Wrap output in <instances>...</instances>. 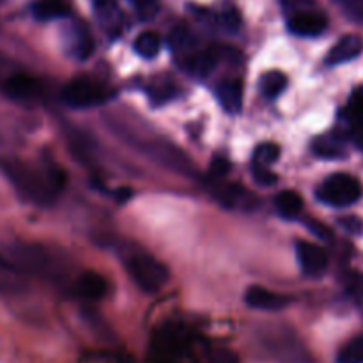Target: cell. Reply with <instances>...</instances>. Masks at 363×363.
<instances>
[{
	"label": "cell",
	"instance_id": "14",
	"mask_svg": "<svg viewBox=\"0 0 363 363\" xmlns=\"http://www.w3.org/2000/svg\"><path fill=\"white\" fill-rule=\"evenodd\" d=\"M94 13L108 35H119L123 27V13L116 0H94Z\"/></svg>",
	"mask_w": 363,
	"mask_h": 363
},
{
	"label": "cell",
	"instance_id": "8",
	"mask_svg": "<svg viewBox=\"0 0 363 363\" xmlns=\"http://www.w3.org/2000/svg\"><path fill=\"white\" fill-rule=\"evenodd\" d=\"M296 254L305 275L321 277L326 272V268H328L326 252L319 245L311 243V241H300L296 245Z\"/></svg>",
	"mask_w": 363,
	"mask_h": 363
},
{
	"label": "cell",
	"instance_id": "6",
	"mask_svg": "<svg viewBox=\"0 0 363 363\" xmlns=\"http://www.w3.org/2000/svg\"><path fill=\"white\" fill-rule=\"evenodd\" d=\"M142 151L152 162L165 167V169L174 170L177 174H184V176H194L195 174V165L191 158L176 144H170V142L165 140H155L145 144Z\"/></svg>",
	"mask_w": 363,
	"mask_h": 363
},
{
	"label": "cell",
	"instance_id": "16",
	"mask_svg": "<svg viewBox=\"0 0 363 363\" xmlns=\"http://www.w3.org/2000/svg\"><path fill=\"white\" fill-rule=\"evenodd\" d=\"M216 98L227 113H238L243 106V85L240 80H223L216 85Z\"/></svg>",
	"mask_w": 363,
	"mask_h": 363
},
{
	"label": "cell",
	"instance_id": "11",
	"mask_svg": "<svg viewBox=\"0 0 363 363\" xmlns=\"http://www.w3.org/2000/svg\"><path fill=\"white\" fill-rule=\"evenodd\" d=\"M245 301H247L248 307L259 308V311H282L284 307L289 305V298L284 296V294L273 293V291L264 289L261 286H252L250 289L245 293Z\"/></svg>",
	"mask_w": 363,
	"mask_h": 363
},
{
	"label": "cell",
	"instance_id": "30",
	"mask_svg": "<svg viewBox=\"0 0 363 363\" xmlns=\"http://www.w3.org/2000/svg\"><path fill=\"white\" fill-rule=\"evenodd\" d=\"M222 23H223V27L227 28V30H230V32L238 30V27H240V23H241L238 11L236 9H227L225 13L222 14Z\"/></svg>",
	"mask_w": 363,
	"mask_h": 363
},
{
	"label": "cell",
	"instance_id": "2",
	"mask_svg": "<svg viewBox=\"0 0 363 363\" xmlns=\"http://www.w3.org/2000/svg\"><path fill=\"white\" fill-rule=\"evenodd\" d=\"M2 257L7 259L25 277L34 275L48 280H60V277H62V272H60L53 255L39 245H11L2 252Z\"/></svg>",
	"mask_w": 363,
	"mask_h": 363
},
{
	"label": "cell",
	"instance_id": "26",
	"mask_svg": "<svg viewBox=\"0 0 363 363\" xmlns=\"http://www.w3.org/2000/svg\"><path fill=\"white\" fill-rule=\"evenodd\" d=\"M346 117L351 124H363V85L351 92L350 103L346 106Z\"/></svg>",
	"mask_w": 363,
	"mask_h": 363
},
{
	"label": "cell",
	"instance_id": "13",
	"mask_svg": "<svg viewBox=\"0 0 363 363\" xmlns=\"http://www.w3.org/2000/svg\"><path fill=\"white\" fill-rule=\"evenodd\" d=\"M73 289L74 293H77L80 298H84V300L98 301L108 293V284H106V280L103 279L99 273L84 272L77 279Z\"/></svg>",
	"mask_w": 363,
	"mask_h": 363
},
{
	"label": "cell",
	"instance_id": "22",
	"mask_svg": "<svg viewBox=\"0 0 363 363\" xmlns=\"http://www.w3.org/2000/svg\"><path fill=\"white\" fill-rule=\"evenodd\" d=\"M312 151L318 158L339 160L344 158L342 140L339 137H321L312 144Z\"/></svg>",
	"mask_w": 363,
	"mask_h": 363
},
{
	"label": "cell",
	"instance_id": "25",
	"mask_svg": "<svg viewBox=\"0 0 363 363\" xmlns=\"http://www.w3.org/2000/svg\"><path fill=\"white\" fill-rule=\"evenodd\" d=\"M337 363H363V337L350 340L337 354Z\"/></svg>",
	"mask_w": 363,
	"mask_h": 363
},
{
	"label": "cell",
	"instance_id": "18",
	"mask_svg": "<svg viewBox=\"0 0 363 363\" xmlns=\"http://www.w3.org/2000/svg\"><path fill=\"white\" fill-rule=\"evenodd\" d=\"M275 206L282 218L294 220L303 209V201H301V195L296 194V191L284 190L275 197Z\"/></svg>",
	"mask_w": 363,
	"mask_h": 363
},
{
	"label": "cell",
	"instance_id": "23",
	"mask_svg": "<svg viewBox=\"0 0 363 363\" xmlns=\"http://www.w3.org/2000/svg\"><path fill=\"white\" fill-rule=\"evenodd\" d=\"M133 48L144 59H152V57L158 55L160 48H162V39H160V35L156 32L145 30L137 35V39L133 43Z\"/></svg>",
	"mask_w": 363,
	"mask_h": 363
},
{
	"label": "cell",
	"instance_id": "4",
	"mask_svg": "<svg viewBox=\"0 0 363 363\" xmlns=\"http://www.w3.org/2000/svg\"><path fill=\"white\" fill-rule=\"evenodd\" d=\"M319 201L333 208H347L362 197V184L350 174H333L318 188Z\"/></svg>",
	"mask_w": 363,
	"mask_h": 363
},
{
	"label": "cell",
	"instance_id": "5",
	"mask_svg": "<svg viewBox=\"0 0 363 363\" xmlns=\"http://www.w3.org/2000/svg\"><path fill=\"white\" fill-rule=\"evenodd\" d=\"M60 98L71 108H92L108 101L110 92L89 78H77L64 85Z\"/></svg>",
	"mask_w": 363,
	"mask_h": 363
},
{
	"label": "cell",
	"instance_id": "28",
	"mask_svg": "<svg viewBox=\"0 0 363 363\" xmlns=\"http://www.w3.org/2000/svg\"><path fill=\"white\" fill-rule=\"evenodd\" d=\"M229 170L230 163L225 158H222V156H216L211 162V165H209V172H211L213 179H222V177H225L229 174Z\"/></svg>",
	"mask_w": 363,
	"mask_h": 363
},
{
	"label": "cell",
	"instance_id": "19",
	"mask_svg": "<svg viewBox=\"0 0 363 363\" xmlns=\"http://www.w3.org/2000/svg\"><path fill=\"white\" fill-rule=\"evenodd\" d=\"M32 13L38 20L50 21V20H59L69 14V7L64 0H38L32 7Z\"/></svg>",
	"mask_w": 363,
	"mask_h": 363
},
{
	"label": "cell",
	"instance_id": "29",
	"mask_svg": "<svg viewBox=\"0 0 363 363\" xmlns=\"http://www.w3.org/2000/svg\"><path fill=\"white\" fill-rule=\"evenodd\" d=\"M254 177L259 184L262 186H272V184L277 183V176L269 169H264V167H255L254 165Z\"/></svg>",
	"mask_w": 363,
	"mask_h": 363
},
{
	"label": "cell",
	"instance_id": "15",
	"mask_svg": "<svg viewBox=\"0 0 363 363\" xmlns=\"http://www.w3.org/2000/svg\"><path fill=\"white\" fill-rule=\"evenodd\" d=\"M170 46H172V52L177 57H183V64L190 69L191 62H194L199 53L197 41H195V35L191 34L190 28L177 27L170 34Z\"/></svg>",
	"mask_w": 363,
	"mask_h": 363
},
{
	"label": "cell",
	"instance_id": "10",
	"mask_svg": "<svg viewBox=\"0 0 363 363\" xmlns=\"http://www.w3.org/2000/svg\"><path fill=\"white\" fill-rule=\"evenodd\" d=\"M328 25L326 16L321 13H314V11H303V13H296L289 20L287 27L293 34L301 35V38H315V35L323 34Z\"/></svg>",
	"mask_w": 363,
	"mask_h": 363
},
{
	"label": "cell",
	"instance_id": "27",
	"mask_svg": "<svg viewBox=\"0 0 363 363\" xmlns=\"http://www.w3.org/2000/svg\"><path fill=\"white\" fill-rule=\"evenodd\" d=\"M208 363H240V358L225 347H213L208 353Z\"/></svg>",
	"mask_w": 363,
	"mask_h": 363
},
{
	"label": "cell",
	"instance_id": "31",
	"mask_svg": "<svg viewBox=\"0 0 363 363\" xmlns=\"http://www.w3.org/2000/svg\"><path fill=\"white\" fill-rule=\"evenodd\" d=\"M339 223L351 234L363 233V222L360 218H357V216H346V218H340Z\"/></svg>",
	"mask_w": 363,
	"mask_h": 363
},
{
	"label": "cell",
	"instance_id": "20",
	"mask_svg": "<svg viewBox=\"0 0 363 363\" xmlns=\"http://www.w3.org/2000/svg\"><path fill=\"white\" fill-rule=\"evenodd\" d=\"M222 52L223 50L216 45L201 50V52L197 53V57H195L194 62H191L190 69L195 71L197 74H201V77H206V74L211 73V71L216 67V64L220 62V59H222Z\"/></svg>",
	"mask_w": 363,
	"mask_h": 363
},
{
	"label": "cell",
	"instance_id": "24",
	"mask_svg": "<svg viewBox=\"0 0 363 363\" xmlns=\"http://www.w3.org/2000/svg\"><path fill=\"white\" fill-rule=\"evenodd\" d=\"M280 156V147L273 142H264V144H259L254 151V165L255 167H264L269 169V165L279 160Z\"/></svg>",
	"mask_w": 363,
	"mask_h": 363
},
{
	"label": "cell",
	"instance_id": "17",
	"mask_svg": "<svg viewBox=\"0 0 363 363\" xmlns=\"http://www.w3.org/2000/svg\"><path fill=\"white\" fill-rule=\"evenodd\" d=\"M25 289V275L0 254V293L18 294Z\"/></svg>",
	"mask_w": 363,
	"mask_h": 363
},
{
	"label": "cell",
	"instance_id": "1",
	"mask_svg": "<svg viewBox=\"0 0 363 363\" xmlns=\"http://www.w3.org/2000/svg\"><path fill=\"white\" fill-rule=\"evenodd\" d=\"M0 169L6 174L18 194L38 206H50L66 184V176L59 167H35L21 160H0Z\"/></svg>",
	"mask_w": 363,
	"mask_h": 363
},
{
	"label": "cell",
	"instance_id": "32",
	"mask_svg": "<svg viewBox=\"0 0 363 363\" xmlns=\"http://www.w3.org/2000/svg\"><path fill=\"white\" fill-rule=\"evenodd\" d=\"M351 140L358 151H363V124H353L351 128Z\"/></svg>",
	"mask_w": 363,
	"mask_h": 363
},
{
	"label": "cell",
	"instance_id": "9",
	"mask_svg": "<svg viewBox=\"0 0 363 363\" xmlns=\"http://www.w3.org/2000/svg\"><path fill=\"white\" fill-rule=\"evenodd\" d=\"M4 94L11 99H34L41 94V84L34 77L25 73H14L2 82Z\"/></svg>",
	"mask_w": 363,
	"mask_h": 363
},
{
	"label": "cell",
	"instance_id": "12",
	"mask_svg": "<svg viewBox=\"0 0 363 363\" xmlns=\"http://www.w3.org/2000/svg\"><path fill=\"white\" fill-rule=\"evenodd\" d=\"M363 52V39L357 34H347L340 38L339 41L333 45L326 55V64L328 66H339V64H346L350 60H354L360 57Z\"/></svg>",
	"mask_w": 363,
	"mask_h": 363
},
{
	"label": "cell",
	"instance_id": "21",
	"mask_svg": "<svg viewBox=\"0 0 363 363\" xmlns=\"http://www.w3.org/2000/svg\"><path fill=\"white\" fill-rule=\"evenodd\" d=\"M287 87V77L282 71H268L261 78V94L266 99H277Z\"/></svg>",
	"mask_w": 363,
	"mask_h": 363
},
{
	"label": "cell",
	"instance_id": "7",
	"mask_svg": "<svg viewBox=\"0 0 363 363\" xmlns=\"http://www.w3.org/2000/svg\"><path fill=\"white\" fill-rule=\"evenodd\" d=\"M188 344L190 339L184 330L165 326L152 337V357L158 363H174L186 353Z\"/></svg>",
	"mask_w": 363,
	"mask_h": 363
},
{
	"label": "cell",
	"instance_id": "3",
	"mask_svg": "<svg viewBox=\"0 0 363 363\" xmlns=\"http://www.w3.org/2000/svg\"><path fill=\"white\" fill-rule=\"evenodd\" d=\"M126 272L138 289L147 294L158 293L169 280L167 266L147 254L130 255L126 261Z\"/></svg>",
	"mask_w": 363,
	"mask_h": 363
}]
</instances>
